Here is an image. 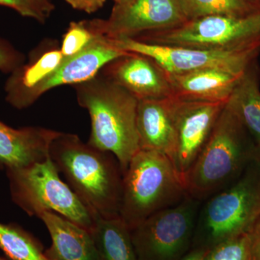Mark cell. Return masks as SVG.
<instances>
[{"label": "cell", "instance_id": "f1b7e54d", "mask_svg": "<svg viewBox=\"0 0 260 260\" xmlns=\"http://www.w3.org/2000/svg\"><path fill=\"white\" fill-rule=\"evenodd\" d=\"M208 250L203 247H191V250L179 260H204Z\"/></svg>", "mask_w": 260, "mask_h": 260}, {"label": "cell", "instance_id": "cb8c5ba5", "mask_svg": "<svg viewBox=\"0 0 260 260\" xmlns=\"http://www.w3.org/2000/svg\"><path fill=\"white\" fill-rule=\"evenodd\" d=\"M95 34L88 28L85 20L70 23L63 36L60 51L64 57L74 56L83 50L93 40Z\"/></svg>", "mask_w": 260, "mask_h": 260}, {"label": "cell", "instance_id": "5bb4252c", "mask_svg": "<svg viewBox=\"0 0 260 260\" xmlns=\"http://www.w3.org/2000/svg\"><path fill=\"white\" fill-rule=\"evenodd\" d=\"M59 133L42 126L15 129L0 121V169H23L47 160Z\"/></svg>", "mask_w": 260, "mask_h": 260}, {"label": "cell", "instance_id": "30bf717a", "mask_svg": "<svg viewBox=\"0 0 260 260\" xmlns=\"http://www.w3.org/2000/svg\"><path fill=\"white\" fill-rule=\"evenodd\" d=\"M186 21L178 0H131L114 5L109 18L85 23L95 35L119 39L167 30Z\"/></svg>", "mask_w": 260, "mask_h": 260}, {"label": "cell", "instance_id": "7402d4cb", "mask_svg": "<svg viewBox=\"0 0 260 260\" xmlns=\"http://www.w3.org/2000/svg\"><path fill=\"white\" fill-rule=\"evenodd\" d=\"M186 20L210 15L243 16L260 11L246 0H178Z\"/></svg>", "mask_w": 260, "mask_h": 260}, {"label": "cell", "instance_id": "f546056e", "mask_svg": "<svg viewBox=\"0 0 260 260\" xmlns=\"http://www.w3.org/2000/svg\"><path fill=\"white\" fill-rule=\"evenodd\" d=\"M44 15L49 17L54 9V5L51 0H30Z\"/></svg>", "mask_w": 260, "mask_h": 260}, {"label": "cell", "instance_id": "4dcf8cb0", "mask_svg": "<svg viewBox=\"0 0 260 260\" xmlns=\"http://www.w3.org/2000/svg\"><path fill=\"white\" fill-rule=\"evenodd\" d=\"M114 2V5H123L129 3L131 0H113Z\"/></svg>", "mask_w": 260, "mask_h": 260}, {"label": "cell", "instance_id": "4fadbf2b", "mask_svg": "<svg viewBox=\"0 0 260 260\" xmlns=\"http://www.w3.org/2000/svg\"><path fill=\"white\" fill-rule=\"evenodd\" d=\"M102 72L138 100H160L173 96L169 75L148 56L129 52Z\"/></svg>", "mask_w": 260, "mask_h": 260}, {"label": "cell", "instance_id": "1f68e13d", "mask_svg": "<svg viewBox=\"0 0 260 260\" xmlns=\"http://www.w3.org/2000/svg\"><path fill=\"white\" fill-rule=\"evenodd\" d=\"M246 1L249 2V3H253L254 2L257 1V0H246Z\"/></svg>", "mask_w": 260, "mask_h": 260}, {"label": "cell", "instance_id": "7a4b0ae2", "mask_svg": "<svg viewBox=\"0 0 260 260\" xmlns=\"http://www.w3.org/2000/svg\"><path fill=\"white\" fill-rule=\"evenodd\" d=\"M73 87L78 104L90 116L88 144L112 153L124 175L130 160L140 150L136 124L138 99L102 71Z\"/></svg>", "mask_w": 260, "mask_h": 260}, {"label": "cell", "instance_id": "6da1fadb", "mask_svg": "<svg viewBox=\"0 0 260 260\" xmlns=\"http://www.w3.org/2000/svg\"><path fill=\"white\" fill-rule=\"evenodd\" d=\"M50 157L96 218L119 216L123 172L112 153L84 143L77 135L60 132L51 143Z\"/></svg>", "mask_w": 260, "mask_h": 260}, {"label": "cell", "instance_id": "44dd1931", "mask_svg": "<svg viewBox=\"0 0 260 260\" xmlns=\"http://www.w3.org/2000/svg\"><path fill=\"white\" fill-rule=\"evenodd\" d=\"M0 249L10 260H49L39 240L16 224L0 222Z\"/></svg>", "mask_w": 260, "mask_h": 260}, {"label": "cell", "instance_id": "603a6c76", "mask_svg": "<svg viewBox=\"0 0 260 260\" xmlns=\"http://www.w3.org/2000/svg\"><path fill=\"white\" fill-rule=\"evenodd\" d=\"M204 260H251L249 234L227 239L212 246Z\"/></svg>", "mask_w": 260, "mask_h": 260}, {"label": "cell", "instance_id": "ffe728a7", "mask_svg": "<svg viewBox=\"0 0 260 260\" xmlns=\"http://www.w3.org/2000/svg\"><path fill=\"white\" fill-rule=\"evenodd\" d=\"M64 59L60 49H52L30 58L10 74L5 85V99L13 107L19 98L34 88L59 66Z\"/></svg>", "mask_w": 260, "mask_h": 260}, {"label": "cell", "instance_id": "83f0119b", "mask_svg": "<svg viewBox=\"0 0 260 260\" xmlns=\"http://www.w3.org/2000/svg\"><path fill=\"white\" fill-rule=\"evenodd\" d=\"M249 235L251 241V260H260V216Z\"/></svg>", "mask_w": 260, "mask_h": 260}, {"label": "cell", "instance_id": "4316f807", "mask_svg": "<svg viewBox=\"0 0 260 260\" xmlns=\"http://www.w3.org/2000/svg\"><path fill=\"white\" fill-rule=\"evenodd\" d=\"M107 0H65L75 10L85 12V13H93L98 11L104 6Z\"/></svg>", "mask_w": 260, "mask_h": 260}, {"label": "cell", "instance_id": "e0dca14e", "mask_svg": "<svg viewBox=\"0 0 260 260\" xmlns=\"http://www.w3.org/2000/svg\"><path fill=\"white\" fill-rule=\"evenodd\" d=\"M47 228L51 245L45 251L49 260H100L91 234L54 212L39 217Z\"/></svg>", "mask_w": 260, "mask_h": 260}, {"label": "cell", "instance_id": "d6a6232c", "mask_svg": "<svg viewBox=\"0 0 260 260\" xmlns=\"http://www.w3.org/2000/svg\"><path fill=\"white\" fill-rule=\"evenodd\" d=\"M0 260H8V259H5V258L3 257V256H0Z\"/></svg>", "mask_w": 260, "mask_h": 260}, {"label": "cell", "instance_id": "8fae6325", "mask_svg": "<svg viewBox=\"0 0 260 260\" xmlns=\"http://www.w3.org/2000/svg\"><path fill=\"white\" fill-rule=\"evenodd\" d=\"M225 104L173 99L176 145L171 160L183 181L209 140Z\"/></svg>", "mask_w": 260, "mask_h": 260}, {"label": "cell", "instance_id": "52a82bcc", "mask_svg": "<svg viewBox=\"0 0 260 260\" xmlns=\"http://www.w3.org/2000/svg\"><path fill=\"white\" fill-rule=\"evenodd\" d=\"M133 39L155 45L206 50L260 49V11L243 16L210 15L186 20L174 28L147 32Z\"/></svg>", "mask_w": 260, "mask_h": 260}, {"label": "cell", "instance_id": "484cf974", "mask_svg": "<svg viewBox=\"0 0 260 260\" xmlns=\"http://www.w3.org/2000/svg\"><path fill=\"white\" fill-rule=\"evenodd\" d=\"M0 5L12 8L22 16L34 19L39 23H44L48 18L30 0H0Z\"/></svg>", "mask_w": 260, "mask_h": 260}, {"label": "cell", "instance_id": "277c9868", "mask_svg": "<svg viewBox=\"0 0 260 260\" xmlns=\"http://www.w3.org/2000/svg\"><path fill=\"white\" fill-rule=\"evenodd\" d=\"M186 195L184 181L167 155L140 150L123 175L119 217L131 230Z\"/></svg>", "mask_w": 260, "mask_h": 260}, {"label": "cell", "instance_id": "2e32d148", "mask_svg": "<svg viewBox=\"0 0 260 260\" xmlns=\"http://www.w3.org/2000/svg\"><path fill=\"white\" fill-rule=\"evenodd\" d=\"M242 74L208 69L168 74L173 96L186 102L227 103Z\"/></svg>", "mask_w": 260, "mask_h": 260}, {"label": "cell", "instance_id": "ac0fdd59", "mask_svg": "<svg viewBox=\"0 0 260 260\" xmlns=\"http://www.w3.org/2000/svg\"><path fill=\"white\" fill-rule=\"evenodd\" d=\"M259 76L255 61L242 75L226 106L237 116L260 148Z\"/></svg>", "mask_w": 260, "mask_h": 260}, {"label": "cell", "instance_id": "d4e9b609", "mask_svg": "<svg viewBox=\"0 0 260 260\" xmlns=\"http://www.w3.org/2000/svg\"><path fill=\"white\" fill-rule=\"evenodd\" d=\"M25 56L8 41L0 37V72L11 74L24 64Z\"/></svg>", "mask_w": 260, "mask_h": 260}, {"label": "cell", "instance_id": "9a60e30c", "mask_svg": "<svg viewBox=\"0 0 260 260\" xmlns=\"http://www.w3.org/2000/svg\"><path fill=\"white\" fill-rule=\"evenodd\" d=\"M173 99L138 100L136 124L140 150L159 152L172 158L176 145Z\"/></svg>", "mask_w": 260, "mask_h": 260}, {"label": "cell", "instance_id": "ba28073f", "mask_svg": "<svg viewBox=\"0 0 260 260\" xmlns=\"http://www.w3.org/2000/svg\"><path fill=\"white\" fill-rule=\"evenodd\" d=\"M202 202L186 195L131 229L138 260H179L191 247Z\"/></svg>", "mask_w": 260, "mask_h": 260}, {"label": "cell", "instance_id": "8992f818", "mask_svg": "<svg viewBox=\"0 0 260 260\" xmlns=\"http://www.w3.org/2000/svg\"><path fill=\"white\" fill-rule=\"evenodd\" d=\"M6 174L12 200L29 216L39 218L44 212H54L89 232L93 229L96 217L61 181L51 157Z\"/></svg>", "mask_w": 260, "mask_h": 260}, {"label": "cell", "instance_id": "7c38bea8", "mask_svg": "<svg viewBox=\"0 0 260 260\" xmlns=\"http://www.w3.org/2000/svg\"><path fill=\"white\" fill-rule=\"evenodd\" d=\"M129 52L116 47L113 41L102 35L83 50L70 57H64L59 66L45 79L23 94L13 107L21 110L32 106L43 94L61 85L84 83L99 74L103 68Z\"/></svg>", "mask_w": 260, "mask_h": 260}, {"label": "cell", "instance_id": "9c48e42d", "mask_svg": "<svg viewBox=\"0 0 260 260\" xmlns=\"http://www.w3.org/2000/svg\"><path fill=\"white\" fill-rule=\"evenodd\" d=\"M112 40L121 50L142 54L153 59L168 74H183L208 69L242 74L256 61L260 53V49L221 51L168 47L128 38Z\"/></svg>", "mask_w": 260, "mask_h": 260}, {"label": "cell", "instance_id": "d6986e66", "mask_svg": "<svg viewBox=\"0 0 260 260\" xmlns=\"http://www.w3.org/2000/svg\"><path fill=\"white\" fill-rule=\"evenodd\" d=\"M90 234L100 260H138L129 228L120 217L96 218Z\"/></svg>", "mask_w": 260, "mask_h": 260}, {"label": "cell", "instance_id": "5b68a950", "mask_svg": "<svg viewBox=\"0 0 260 260\" xmlns=\"http://www.w3.org/2000/svg\"><path fill=\"white\" fill-rule=\"evenodd\" d=\"M260 216V159L240 177L202 202L192 247L209 249L218 243L249 234Z\"/></svg>", "mask_w": 260, "mask_h": 260}, {"label": "cell", "instance_id": "3957f363", "mask_svg": "<svg viewBox=\"0 0 260 260\" xmlns=\"http://www.w3.org/2000/svg\"><path fill=\"white\" fill-rule=\"evenodd\" d=\"M260 159V148L225 104L209 140L184 177L188 196L203 202Z\"/></svg>", "mask_w": 260, "mask_h": 260}]
</instances>
